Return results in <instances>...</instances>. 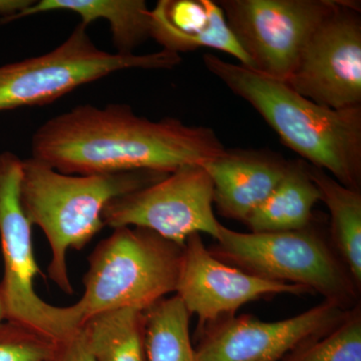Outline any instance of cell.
<instances>
[{
    "label": "cell",
    "mask_w": 361,
    "mask_h": 361,
    "mask_svg": "<svg viewBox=\"0 0 361 361\" xmlns=\"http://www.w3.org/2000/svg\"><path fill=\"white\" fill-rule=\"evenodd\" d=\"M225 149L211 128L176 118L151 121L122 104L75 106L40 126L32 141V158L70 175L170 174L213 160Z\"/></svg>",
    "instance_id": "obj_1"
},
{
    "label": "cell",
    "mask_w": 361,
    "mask_h": 361,
    "mask_svg": "<svg viewBox=\"0 0 361 361\" xmlns=\"http://www.w3.org/2000/svg\"><path fill=\"white\" fill-rule=\"evenodd\" d=\"M203 61L302 161L329 173L343 186L361 190V106L332 110L301 96L283 80L216 54H204Z\"/></svg>",
    "instance_id": "obj_2"
},
{
    "label": "cell",
    "mask_w": 361,
    "mask_h": 361,
    "mask_svg": "<svg viewBox=\"0 0 361 361\" xmlns=\"http://www.w3.org/2000/svg\"><path fill=\"white\" fill-rule=\"evenodd\" d=\"M168 175L153 171L70 175L32 157L23 161L20 203L30 224L39 227L49 242V279L71 295L68 251L82 250L102 231L104 210L111 201Z\"/></svg>",
    "instance_id": "obj_3"
},
{
    "label": "cell",
    "mask_w": 361,
    "mask_h": 361,
    "mask_svg": "<svg viewBox=\"0 0 361 361\" xmlns=\"http://www.w3.org/2000/svg\"><path fill=\"white\" fill-rule=\"evenodd\" d=\"M215 257L256 276L296 285L343 310L360 303V287L331 242L311 223L302 229L237 232L221 224Z\"/></svg>",
    "instance_id": "obj_4"
},
{
    "label": "cell",
    "mask_w": 361,
    "mask_h": 361,
    "mask_svg": "<svg viewBox=\"0 0 361 361\" xmlns=\"http://www.w3.org/2000/svg\"><path fill=\"white\" fill-rule=\"evenodd\" d=\"M183 248L145 228H114L89 257L84 294L75 303L82 323L104 311L145 310L175 293Z\"/></svg>",
    "instance_id": "obj_5"
},
{
    "label": "cell",
    "mask_w": 361,
    "mask_h": 361,
    "mask_svg": "<svg viewBox=\"0 0 361 361\" xmlns=\"http://www.w3.org/2000/svg\"><path fill=\"white\" fill-rule=\"evenodd\" d=\"M87 28L80 23L52 51L0 66V111L54 103L116 71L173 70L182 61L180 54L164 49L147 54L103 51Z\"/></svg>",
    "instance_id": "obj_6"
},
{
    "label": "cell",
    "mask_w": 361,
    "mask_h": 361,
    "mask_svg": "<svg viewBox=\"0 0 361 361\" xmlns=\"http://www.w3.org/2000/svg\"><path fill=\"white\" fill-rule=\"evenodd\" d=\"M23 161L11 152L0 153V245L4 266L0 292L6 320L59 342L80 329L82 315L77 304L51 305L35 290L40 271L33 252L32 225L20 203Z\"/></svg>",
    "instance_id": "obj_7"
},
{
    "label": "cell",
    "mask_w": 361,
    "mask_h": 361,
    "mask_svg": "<svg viewBox=\"0 0 361 361\" xmlns=\"http://www.w3.org/2000/svg\"><path fill=\"white\" fill-rule=\"evenodd\" d=\"M252 70L287 80L312 33L337 7L329 0H221Z\"/></svg>",
    "instance_id": "obj_8"
},
{
    "label": "cell",
    "mask_w": 361,
    "mask_h": 361,
    "mask_svg": "<svg viewBox=\"0 0 361 361\" xmlns=\"http://www.w3.org/2000/svg\"><path fill=\"white\" fill-rule=\"evenodd\" d=\"M213 184L202 164H187L167 177L115 199L103 213L104 226L140 227L184 246L191 235L217 239Z\"/></svg>",
    "instance_id": "obj_9"
},
{
    "label": "cell",
    "mask_w": 361,
    "mask_h": 361,
    "mask_svg": "<svg viewBox=\"0 0 361 361\" xmlns=\"http://www.w3.org/2000/svg\"><path fill=\"white\" fill-rule=\"evenodd\" d=\"M285 82L332 110L361 106L360 4L337 1L336 11L312 33Z\"/></svg>",
    "instance_id": "obj_10"
},
{
    "label": "cell",
    "mask_w": 361,
    "mask_h": 361,
    "mask_svg": "<svg viewBox=\"0 0 361 361\" xmlns=\"http://www.w3.org/2000/svg\"><path fill=\"white\" fill-rule=\"evenodd\" d=\"M348 311L323 300L279 322H263L248 314L229 316L198 332L197 361H281L294 349L334 329Z\"/></svg>",
    "instance_id": "obj_11"
},
{
    "label": "cell",
    "mask_w": 361,
    "mask_h": 361,
    "mask_svg": "<svg viewBox=\"0 0 361 361\" xmlns=\"http://www.w3.org/2000/svg\"><path fill=\"white\" fill-rule=\"evenodd\" d=\"M283 293L303 295L311 292L226 264L207 248L198 233L185 242L175 294L190 314L198 317V332L207 325L236 315V311L247 303Z\"/></svg>",
    "instance_id": "obj_12"
},
{
    "label": "cell",
    "mask_w": 361,
    "mask_h": 361,
    "mask_svg": "<svg viewBox=\"0 0 361 361\" xmlns=\"http://www.w3.org/2000/svg\"><path fill=\"white\" fill-rule=\"evenodd\" d=\"M289 161L270 149H225L202 164L213 184V203L228 219L245 223L286 172Z\"/></svg>",
    "instance_id": "obj_13"
},
{
    "label": "cell",
    "mask_w": 361,
    "mask_h": 361,
    "mask_svg": "<svg viewBox=\"0 0 361 361\" xmlns=\"http://www.w3.org/2000/svg\"><path fill=\"white\" fill-rule=\"evenodd\" d=\"M151 39L164 51L180 54L205 47L230 54L240 65L251 68L216 1L160 0L151 9Z\"/></svg>",
    "instance_id": "obj_14"
},
{
    "label": "cell",
    "mask_w": 361,
    "mask_h": 361,
    "mask_svg": "<svg viewBox=\"0 0 361 361\" xmlns=\"http://www.w3.org/2000/svg\"><path fill=\"white\" fill-rule=\"evenodd\" d=\"M56 11L78 14L85 26L99 20L108 21L116 54H135L151 39V9L144 0H40L0 23Z\"/></svg>",
    "instance_id": "obj_15"
},
{
    "label": "cell",
    "mask_w": 361,
    "mask_h": 361,
    "mask_svg": "<svg viewBox=\"0 0 361 361\" xmlns=\"http://www.w3.org/2000/svg\"><path fill=\"white\" fill-rule=\"evenodd\" d=\"M318 201L320 193L308 174L307 164L289 161L279 184L244 224L253 233L302 229L313 223Z\"/></svg>",
    "instance_id": "obj_16"
},
{
    "label": "cell",
    "mask_w": 361,
    "mask_h": 361,
    "mask_svg": "<svg viewBox=\"0 0 361 361\" xmlns=\"http://www.w3.org/2000/svg\"><path fill=\"white\" fill-rule=\"evenodd\" d=\"M307 170L329 211L330 242L361 289V190L343 186L310 164Z\"/></svg>",
    "instance_id": "obj_17"
},
{
    "label": "cell",
    "mask_w": 361,
    "mask_h": 361,
    "mask_svg": "<svg viewBox=\"0 0 361 361\" xmlns=\"http://www.w3.org/2000/svg\"><path fill=\"white\" fill-rule=\"evenodd\" d=\"M80 329L94 361H146L144 310L104 311L90 316Z\"/></svg>",
    "instance_id": "obj_18"
},
{
    "label": "cell",
    "mask_w": 361,
    "mask_h": 361,
    "mask_svg": "<svg viewBox=\"0 0 361 361\" xmlns=\"http://www.w3.org/2000/svg\"><path fill=\"white\" fill-rule=\"evenodd\" d=\"M186 306L178 295L164 297L144 310L146 361H197Z\"/></svg>",
    "instance_id": "obj_19"
},
{
    "label": "cell",
    "mask_w": 361,
    "mask_h": 361,
    "mask_svg": "<svg viewBox=\"0 0 361 361\" xmlns=\"http://www.w3.org/2000/svg\"><path fill=\"white\" fill-rule=\"evenodd\" d=\"M281 361H361V304L326 334L294 349Z\"/></svg>",
    "instance_id": "obj_20"
},
{
    "label": "cell",
    "mask_w": 361,
    "mask_h": 361,
    "mask_svg": "<svg viewBox=\"0 0 361 361\" xmlns=\"http://www.w3.org/2000/svg\"><path fill=\"white\" fill-rule=\"evenodd\" d=\"M56 342L11 322L0 323V361H51Z\"/></svg>",
    "instance_id": "obj_21"
},
{
    "label": "cell",
    "mask_w": 361,
    "mask_h": 361,
    "mask_svg": "<svg viewBox=\"0 0 361 361\" xmlns=\"http://www.w3.org/2000/svg\"><path fill=\"white\" fill-rule=\"evenodd\" d=\"M51 361H94L87 348L82 329L68 338L56 342V350Z\"/></svg>",
    "instance_id": "obj_22"
},
{
    "label": "cell",
    "mask_w": 361,
    "mask_h": 361,
    "mask_svg": "<svg viewBox=\"0 0 361 361\" xmlns=\"http://www.w3.org/2000/svg\"><path fill=\"white\" fill-rule=\"evenodd\" d=\"M33 4V0H0V21L20 13Z\"/></svg>",
    "instance_id": "obj_23"
},
{
    "label": "cell",
    "mask_w": 361,
    "mask_h": 361,
    "mask_svg": "<svg viewBox=\"0 0 361 361\" xmlns=\"http://www.w3.org/2000/svg\"><path fill=\"white\" fill-rule=\"evenodd\" d=\"M6 320V313H4V301H2L1 292H0V323Z\"/></svg>",
    "instance_id": "obj_24"
}]
</instances>
